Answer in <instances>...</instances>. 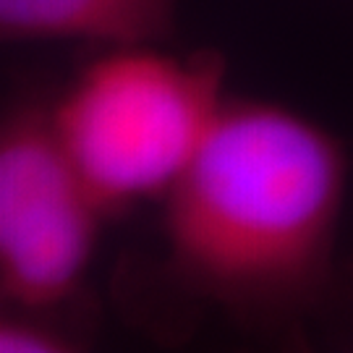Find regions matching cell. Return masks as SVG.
Wrapping results in <instances>:
<instances>
[{
    "mask_svg": "<svg viewBox=\"0 0 353 353\" xmlns=\"http://www.w3.org/2000/svg\"><path fill=\"white\" fill-rule=\"evenodd\" d=\"M76 341L50 322H42L39 312H19L0 322V351L3 353H61L74 351Z\"/></svg>",
    "mask_w": 353,
    "mask_h": 353,
    "instance_id": "obj_5",
    "label": "cell"
},
{
    "mask_svg": "<svg viewBox=\"0 0 353 353\" xmlns=\"http://www.w3.org/2000/svg\"><path fill=\"white\" fill-rule=\"evenodd\" d=\"M348 154L290 108L228 100L165 194V272L183 296L259 332L303 327L335 285Z\"/></svg>",
    "mask_w": 353,
    "mask_h": 353,
    "instance_id": "obj_1",
    "label": "cell"
},
{
    "mask_svg": "<svg viewBox=\"0 0 353 353\" xmlns=\"http://www.w3.org/2000/svg\"><path fill=\"white\" fill-rule=\"evenodd\" d=\"M178 0H0L6 42L87 39L110 48L154 45L173 34Z\"/></svg>",
    "mask_w": 353,
    "mask_h": 353,
    "instance_id": "obj_4",
    "label": "cell"
},
{
    "mask_svg": "<svg viewBox=\"0 0 353 353\" xmlns=\"http://www.w3.org/2000/svg\"><path fill=\"white\" fill-rule=\"evenodd\" d=\"M108 214L55 134L50 110L6 115L0 131V293L19 312H50L84 280Z\"/></svg>",
    "mask_w": 353,
    "mask_h": 353,
    "instance_id": "obj_3",
    "label": "cell"
},
{
    "mask_svg": "<svg viewBox=\"0 0 353 353\" xmlns=\"http://www.w3.org/2000/svg\"><path fill=\"white\" fill-rule=\"evenodd\" d=\"M214 50L113 48L50 108L55 134L105 214L165 194L189 170L225 108Z\"/></svg>",
    "mask_w": 353,
    "mask_h": 353,
    "instance_id": "obj_2",
    "label": "cell"
}]
</instances>
